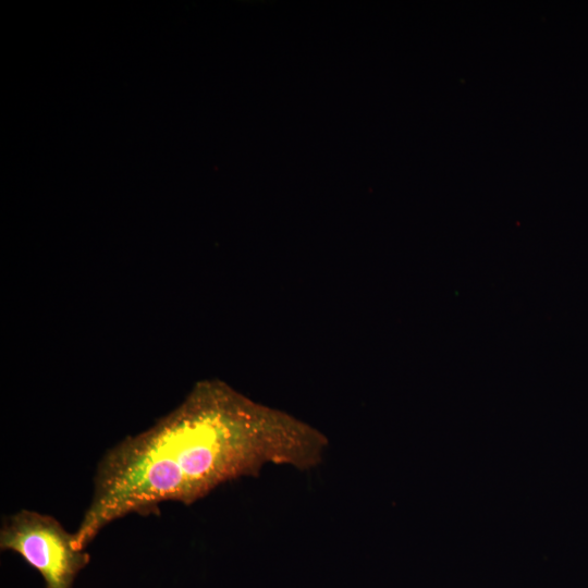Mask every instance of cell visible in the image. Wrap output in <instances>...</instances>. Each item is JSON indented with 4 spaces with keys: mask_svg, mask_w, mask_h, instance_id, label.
I'll return each mask as SVG.
<instances>
[{
    "mask_svg": "<svg viewBox=\"0 0 588 588\" xmlns=\"http://www.w3.org/2000/svg\"><path fill=\"white\" fill-rule=\"evenodd\" d=\"M328 444L317 428L222 380L198 381L173 411L105 453L74 546L85 550L117 519L156 514L168 501L191 505L269 464L310 469Z\"/></svg>",
    "mask_w": 588,
    "mask_h": 588,
    "instance_id": "1",
    "label": "cell"
},
{
    "mask_svg": "<svg viewBox=\"0 0 588 588\" xmlns=\"http://www.w3.org/2000/svg\"><path fill=\"white\" fill-rule=\"evenodd\" d=\"M0 549L20 554L45 580L46 588H73L90 555L74 546L69 532L53 516L21 510L4 517Z\"/></svg>",
    "mask_w": 588,
    "mask_h": 588,
    "instance_id": "2",
    "label": "cell"
}]
</instances>
